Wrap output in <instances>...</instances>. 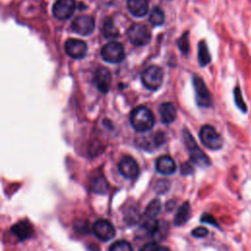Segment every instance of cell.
<instances>
[{
    "label": "cell",
    "mask_w": 251,
    "mask_h": 251,
    "mask_svg": "<svg viewBox=\"0 0 251 251\" xmlns=\"http://www.w3.org/2000/svg\"><path fill=\"white\" fill-rule=\"evenodd\" d=\"M11 231L20 239H25L29 237L32 233V226L26 221H21L14 225Z\"/></svg>",
    "instance_id": "obj_17"
},
{
    "label": "cell",
    "mask_w": 251,
    "mask_h": 251,
    "mask_svg": "<svg viewBox=\"0 0 251 251\" xmlns=\"http://www.w3.org/2000/svg\"><path fill=\"white\" fill-rule=\"evenodd\" d=\"M192 83L195 90V97H196V103L199 107H211L213 104L212 95L207 88L205 82L203 79L198 75H193L192 77Z\"/></svg>",
    "instance_id": "obj_6"
},
{
    "label": "cell",
    "mask_w": 251,
    "mask_h": 251,
    "mask_svg": "<svg viewBox=\"0 0 251 251\" xmlns=\"http://www.w3.org/2000/svg\"><path fill=\"white\" fill-rule=\"evenodd\" d=\"M109 251H133L132 246L126 240L115 241L109 248Z\"/></svg>",
    "instance_id": "obj_25"
},
{
    "label": "cell",
    "mask_w": 251,
    "mask_h": 251,
    "mask_svg": "<svg viewBox=\"0 0 251 251\" xmlns=\"http://www.w3.org/2000/svg\"><path fill=\"white\" fill-rule=\"evenodd\" d=\"M127 37L135 46H143L150 42L151 33L146 25L141 24H133L127 29Z\"/></svg>",
    "instance_id": "obj_5"
},
{
    "label": "cell",
    "mask_w": 251,
    "mask_h": 251,
    "mask_svg": "<svg viewBox=\"0 0 251 251\" xmlns=\"http://www.w3.org/2000/svg\"><path fill=\"white\" fill-rule=\"evenodd\" d=\"M101 32L106 38H115L119 36V30L111 19H106L101 26Z\"/></svg>",
    "instance_id": "obj_20"
},
{
    "label": "cell",
    "mask_w": 251,
    "mask_h": 251,
    "mask_svg": "<svg viewBox=\"0 0 251 251\" xmlns=\"http://www.w3.org/2000/svg\"><path fill=\"white\" fill-rule=\"evenodd\" d=\"M130 124L138 132L150 130L155 124V118L150 109L145 106H138L130 113Z\"/></svg>",
    "instance_id": "obj_1"
},
{
    "label": "cell",
    "mask_w": 251,
    "mask_h": 251,
    "mask_svg": "<svg viewBox=\"0 0 251 251\" xmlns=\"http://www.w3.org/2000/svg\"><path fill=\"white\" fill-rule=\"evenodd\" d=\"M201 221H202V222H205V223H208V224H210V225H213V226H217V227H219V226H218L216 220L214 219V217H212V216L209 215V214L203 215L202 218H201Z\"/></svg>",
    "instance_id": "obj_29"
},
{
    "label": "cell",
    "mask_w": 251,
    "mask_h": 251,
    "mask_svg": "<svg viewBox=\"0 0 251 251\" xmlns=\"http://www.w3.org/2000/svg\"><path fill=\"white\" fill-rule=\"evenodd\" d=\"M156 170L162 175H172L176 172V166L173 158H171L170 156L164 155L157 159Z\"/></svg>",
    "instance_id": "obj_14"
},
{
    "label": "cell",
    "mask_w": 251,
    "mask_h": 251,
    "mask_svg": "<svg viewBox=\"0 0 251 251\" xmlns=\"http://www.w3.org/2000/svg\"><path fill=\"white\" fill-rule=\"evenodd\" d=\"M157 248H158V245L156 243L150 242L143 245L139 251H157Z\"/></svg>",
    "instance_id": "obj_30"
},
{
    "label": "cell",
    "mask_w": 251,
    "mask_h": 251,
    "mask_svg": "<svg viewBox=\"0 0 251 251\" xmlns=\"http://www.w3.org/2000/svg\"><path fill=\"white\" fill-rule=\"evenodd\" d=\"M183 140L184 143L188 149L189 152V157L190 160L197 166L199 167H209L211 165V160L209 157L198 147L197 143L195 142L193 136L191 133L187 130L184 129L182 132Z\"/></svg>",
    "instance_id": "obj_2"
},
{
    "label": "cell",
    "mask_w": 251,
    "mask_h": 251,
    "mask_svg": "<svg viewBox=\"0 0 251 251\" xmlns=\"http://www.w3.org/2000/svg\"><path fill=\"white\" fill-rule=\"evenodd\" d=\"M111 73L107 68L99 67L93 76V83L98 88V90L102 93H107L111 86Z\"/></svg>",
    "instance_id": "obj_10"
},
{
    "label": "cell",
    "mask_w": 251,
    "mask_h": 251,
    "mask_svg": "<svg viewBox=\"0 0 251 251\" xmlns=\"http://www.w3.org/2000/svg\"><path fill=\"white\" fill-rule=\"evenodd\" d=\"M95 27V22L92 17L87 15H81L72 22L71 28L74 32L80 35H89L93 32Z\"/></svg>",
    "instance_id": "obj_8"
},
{
    "label": "cell",
    "mask_w": 251,
    "mask_h": 251,
    "mask_svg": "<svg viewBox=\"0 0 251 251\" xmlns=\"http://www.w3.org/2000/svg\"><path fill=\"white\" fill-rule=\"evenodd\" d=\"M193 172V168L188 164V163H184L181 167V173L183 175H188V174H192Z\"/></svg>",
    "instance_id": "obj_31"
},
{
    "label": "cell",
    "mask_w": 251,
    "mask_h": 251,
    "mask_svg": "<svg viewBox=\"0 0 251 251\" xmlns=\"http://www.w3.org/2000/svg\"><path fill=\"white\" fill-rule=\"evenodd\" d=\"M101 56L108 63H120L125 58L124 46L119 42H109L102 47Z\"/></svg>",
    "instance_id": "obj_7"
},
{
    "label": "cell",
    "mask_w": 251,
    "mask_h": 251,
    "mask_svg": "<svg viewBox=\"0 0 251 251\" xmlns=\"http://www.w3.org/2000/svg\"><path fill=\"white\" fill-rule=\"evenodd\" d=\"M147 0H127V9L135 17H143L148 13Z\"/></svg>",
    "instance_id": "obj_16"
},
{
    "label": "cell",
    "mask_w": 251,
    "mask_h": 251,
    "mask_svg": "<svg viewBox=\"0 0 251 251\" xmlns=\"http://www.w3.org/2000/svg\"><path fill=\"white\" fill-rule=\"evenodd\" d=\"M118 167L121 175L126 178H135L139 174V168L136 161L129 156L123 157Z\"/></svg>",
    "instance_id": "obj_13"
},
{
    "label": "cell",
    "mask_w": 251,
    "mask_h": 251,
    "mask_svg": "<svg viewBox=\"0 0 251 251\" xmlns=\"http://www.w3.org/2000/svg\"><path fill=\"white\" fill-rule=\"evenodd\" d=\"M177 45L180 51L183 54H187L189 51V41H188V32H185L178 40H177Z\"/></svg>",
    "instance_id": "obj_26"
},
{
    "label": "cell",
    "mask_w": 251,
    "mask_h": 251,
    "mask_svg": "<svg viewBox=\"0 0 251 251\" xmlns=\"http://www.w3.org/2000/svg\"><path fill=\"white\" fill-rule=\"evenodd\" d=\"M170 183L166 179H161L156 183V191L159 193H164L168 190Z\"/></svg>",
    "instance_id": "obj_27"
},
{
    "label": "cell",
    "mask_w": 251,
    "mask_h": 251,
    "mask_svg": "<svg viewBox=\"0 0 251 251\" xmlns=\"http://www.w3.org/2000/svg\"><path fill=\"white\" fill-rule=\"evenodd\" d=\"M157 251H171V250L168 247H165V246H158Z\"/></svg>",
    "instance_id": "obj_32"
},
{
    "label": "cell",
    "mask_w": 251,
    "mask_h": 251,
    "mask_svg": "<svg viewBox=\"0 0 251 251\" xmlns=\"http://www.w3.org/2000/svg\"><path fill=\"white\" fill-rule=\"evenodd\" d=\"M233 97H234V103L237 106V108L242 112V113H247L248 108L247 105L245 103V101L243 100V96H242V92L240 87L237 85L234 87L233 89Z\"/></svg>",
    "instance_id": "obj_23"
},
{
    "label": "cell",
    "mask_w": 251,
    "mask_h": 251,
    "mask_svg": "<svg viewBox=\"0 0 251 251\" xmlns=\"http://www.w3.org/2000/svg\"><path fill=\"white\" fill-rule=\"evenodd\" d=\"M208 232H209V230L206 227L199 226L192 230V235L195 237H205L208 234Z\"/></svg>",
    "instance_id": "obj_28"
},
{
    "label": "cell",
    "mask_w": 251,
    "mask_h": 251,
    "mask_svg": "<svg viewBox=\"0 0 251 251\" xmlns=\"http://www.w3.org/2000/svg\"><path fill=\"white\" fill-rule=\"evenodd\" d=\"M94 234L103 241H108L115 236L116 230L114 226L106 220H98L93 225Z\"/></svg>",
    "instance_id": "obj_11"
},
{
    "label": "cell",
    "mask_w": 251,
    "mask_h": 251,
    "mask_svg": "<svg viewBox=\"0 0 251 251\" xmlns=\"http://www.w3.org/2000/svg\"><path fill=\"white\" fill-rule=\"evenodd\" d=\"M75 9V0H57L53 5V16L58 20H67L74 14Z\"/></svg>",
    "instance_id": "obj_9"
},
{
    "label": "cell",
    "mask_w": 251,
    "mask_h": 251,
    "mask_svg": "<svg viewBox=\"0 0 251 251\" xmlns=\"http://www.w3.org/2000/svg\"><path fill=\"white\" fill-rule=\"evenodd\" d=\"M199 137L201 142L211 150H219L223 147V137L211 125H205L200 128Z\"/></svg>",
    "instance_id": "obj_3"
},
{
    "label": "cell",
    "mask_w": 251,
    "mask_h": 251,
    "mask_svg": "<svg viewBox=\"0 0 251 251\" xmlns=\"http://www.w3.org/2000/svg\"><path fill=\"white\" fill-rule=\"evenodd\" d=\"M198 62L201 67H205L211 62V55L204 40H201L198 43Z\"/></svg>",
    "instance_id": "obj_19"
},
{
    "label": "cell",
    "mask_w": 251,
    "mask_h": 251,
    "mask_svg": "<svg viewBox=\"0 0 251 251\" xmlns=\"http://www.w3.org/2000/svg\"><path fill=\"white\" fill-rule=\"evenodd\" d=\"M160 210H161V201L159 199H154L146 207L145 215L149 219H153L160 213Z\"/></svg>",
    "instance_id": "obj_24"
},
{
    "label": "cell",
    "mask_w": 251,
    "mask_h": 251,
    "mask_svg": "<svg viewBox=\"0 0 251 251\" xmlns=\"http://www.w3.org/2000/svg\"><path fill=\"white\" fill-rule=\"evenodd\" d=\"M149 21L153 25H161L165 21L164 11L160 7H154L150 12Z\"/></svg>",
    "instance_id": "obj_22"
},
{
    "label": "cell",
    "mask_w": 251,
    "mask_h": 251,
    "mask_svg": "<svg viewBox=\"0 0 251 251\" xmlns=\"http://www.w3.org/2000/svg\"><path fill=\"white\" fill-rule=\"evenodd\" d=\"M164 73L158 66H150L141 74V81L149 90H157L163 82Z\"/></svg>",
    "instance_id": "obj_4"
},
{
    "label": "cell",
    "mask_w": 251,
    "mask_h": 251,
    "mask_svg": "<svg viewBox=\"0 0 251 251\" xmlns=\"http://www.w3.org/2000/svg\"><path fill=\"white\" fill-rule=\"evenodd\" d=\"M65 50L70 57L75 59H81L86 55L87 45L82 40L71 38L66 41Z\"/></svg>",
    "instance_id": "obj_12"
},
{
    "label": "cell",
    "mask_w": 251,
    "mask_h": 251,
    "mask_svg": "<svg viewBox=\"0 0 251 251\" xmlns=\"http://www.w3.org/2000/svg\"><path fill=\"white\" fill-rule=\"evenodd\" d=\"M90 186H91L92 191L97 193V194H104L109 189V183H108L107 179L103 176H95L91 180Z\"/></svg>",
    "instance_id": "obj_18"
},
{
    "label": "cell",
    "mask_w": 251,
    "mask_h": 251,
    "mask_svg": "<svg viewBox=\"0 0 251 251\" xmlns=\"http://www.w3.org/2000/svg\"><path fill=\"white\" fill-rule=\"evenodd\" d=\"M159 112H160L161 121L164 124L169 125L173 123L176 118V109L175 105L171 102H165L161 104Z\"/></svg>",
    "instance_id": "obj_15"
},
{
    "label": "cell",
    "mask_w": 251,
    "mask_h": 251,
    "mask_svg": "<svg viewBox=\"0 0 251 251\" xmlns=\"http://www.w3.org/2000/svg\"><path fill=\"white\" fill-rule=\"evenodd\" d=\"M190 217V205L188 202H184L181 207L178 209L176 217H175V224L176 226L183 225Z\"/></svg>",
    "instance_id": "obj_21"
}]
</instances>
